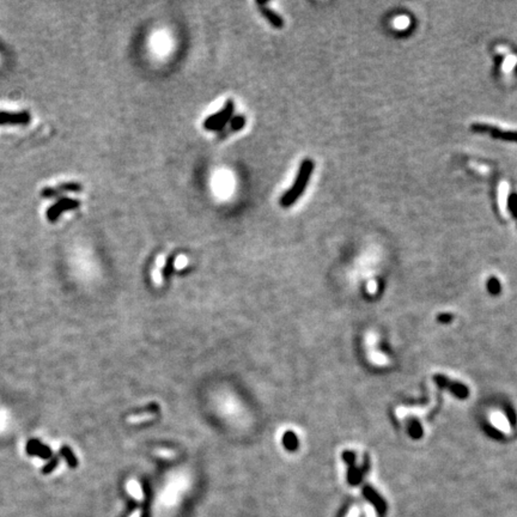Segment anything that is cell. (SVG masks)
I'll use <instances>...</instances> for the list:
<instances>
[{"label": "cell", "mask_w": 517, "mask_h": 517, "mask_svg": "<svg viewBox=\"0 0 517 517\" xmlns=\"http://www.w3.org/2000/svg\"><path fill=\"white\" fill-rule=\"evenodd\" d=\"M83 191V186L81 183L71 181V182H64L59 183L56 186H49L45 187V188L41 191V195L43 198H53V196H58L64 194V193H79Z\"/></svg>", "instance_id": "5"}, {"label": "cell", "mask_w": 517, "mask_h": 517, "mask_svg": "<svg viewBox=\"0 0 517 517\" xmlns=\"http://www.w3.org/2000/svg\"><path fill=\"white\" fill-rule=\"evenodd\" d=\"M508 206H509L510 211H511L512 215L517 218V195L516 194H512L508 199Z\"/></svg>", "instance_id": "18"}, {"label": "cell", "mask_w": 517, "mask_h": 517, "mask_svg": "<svg viewBox=\"0 0 517 517\" xmlns=\"http://www.w3.org/2000/svg\"><path fill=\"white\" fill-rule=\"evenodd\" d=\"M491 419H492L493 424H495L499 430H502L503 432L510 431L509 423L506 422V419L504 418V416L503 415H500V413H493V415L491 416Z\"/></svg>", "instance_id": "12"}, {"label": "cell", "mask_w": 517, "mask_h": 517, "mask_svg": "<svg viewBox=\"0 0 517 517\" xmlns=\"http://www.w3.org/2000/svg\"><path fill=\"white\" fill-rule=\"evenodd\" d=\"M369 291H370V292L376 291V283H375V282H370V284H369Z\"/></svg>", "instance_id": "20"}, {"label": "cell", "mask_w": 517, "mask_h": 517, "mask_svg": "<svg viewBox=\"0 0 517 517\" xmlns=\"http://www.w3.org/2000/svg\"><path fill=\"white\" fill-rule=\"evenodd\" d=\"M471 129L473 132L489 133V134L493 136L495 139L517 143V131H504V129L493 127V126L486 125V123H473L471 126Z\"/></svg>", "instance_id": "4"}, {"label": "cell", "mask_w": 517, "mask_h": 517, "mask_svg": "<svg viewBox=\"0 0 517 517\" xmlns=\"http://www.w3.org/2000/svg\"><path fill=\"white\" fill-rule=\"evenodd\" d=\"M60 455L64 456L66 462H67V465L71 467V468H76L77 466H78V460H77V458L75 456V454L72 453V450L70 446H61V449H60Z\"/></svg>", "instance_id": "11"}, {"label": "cell", "mask_w": 517, "mask_h": 517, "mask_svg": "<svg viewBox=\"0 0 517 517\" xmlns=\"http://www.w3.org/2000/svg\"><path fill=\"white\" fill-rule=\"evenodd\" d=\"M127 490L135 499L143 500V491H142V489H140V485L135 481V480H131V481H128Z\"/></svg>", "instance_id": "13"}, {"label": "cell", "mask_w": 517, "mask_h": 517, "mask_svg": "<svg viewBox=\"0 0 517 517\" xmlns=\"http://www.w3.org/2000/svg\"><path fill=\"white\" fill-rule=\"evenodd\" d=\"M30 119L28 112H0V125H25Z\"/></svg>", "instance_id": "7"}, {"label": "cell", "mask_w": 517, "mask_h": 517, "mask_svg": "<svg viewBox=\"0 0 517 517\" xmlns=\"http://www.w3.org/2000/svg\"><path fill=\"white\" fill-rule=\"evenodd\" d=\"M131 517H140V511H138V510H136V511H134V512L132 513Z\"/></svg>", "instance_id": "21"}, {"label": "cell", "mask_w": 517, "mask_h": 517, "mask_svg": "<svg viewBox=\"0 0 517 517\" xmlns=\"http://www.w3.org/2000/svg\"><path fill=\"white\" fill-rule=\"evenodd\" d=\"M233 115H235V102L232 99H228L221 111L215 113L213 115H210L203 121V128L209 132L218 133L228 125Z\"/></svg>", "instance_id": "2"}, {"label": "cell", "mask_w": 517, "mask_h": 517, "mask_svg": "<svg viewBox=\"0 0 517 517\" xmlns=\"http://www.w3.org/2000/svg\"><path fill=\"white\" fill-rule=\"evenodd\" d=\"M488 286H489L490 291H491L492 293H497V292H499V286H500V285H499V282H498V280H497L496 278H491V279H490L489 282H488Z\"/></svg>", "instance_id": "19"}, {"label": "cell", "mask_w": 517, "mask_h": 517, "mask_svg": "<svg viewBox=\"0 0 517 517\" xmlns=\"http://www.w3.org/2000/svg\"><path fill=\"white\" fill-rule=\"evenodd\" d=\"M26 454L30 456H39L43 460H48L52 458V449L49 448L48 445L43 444L42 442H40L39 439H30V441L26 443Z\"/></svg>", "instance_id": "8"}, {"label": "cell", "mask_w": 517, "mask_h": 517, "mask_svg": "<svg viewBox=\"0 0 517 517\" xmlns=\"http://www.w3.org/2000/svg\"><path fill=\"white\" fill-rule=\"evenodd\" d=\"M81 206V201L76 199L71 198H62L60 199L59 201H56L54 205H52L51 208L47 210L46 212V218L48 219L49 222L54 223L56 219L59 218L62 213L66 211H72V210L78 209Z\"/></svg>", "instance_id": "3"}, {"label": "cell", "mask_w": 517, "mask_h": 517, "mask_svg": "<svg viewBox=\"0 0 517 517\" xmlns=\"http://www.w3.org/2000/svg\"><path fill=\"white\" fill-rule=\"evenodd\" d=\"M517 64V58L515 55H508L503 61V70L505 72H510Z\"/></svg>", "instance_id": "16"}, {"label": "cell", "mask_w": 517, "mask_h": 517, "mask_svg": "<svg viewBox=\"0 0 517 517\" xmlns=\"http://www.w3.org/2000/svg\"><path fill=\"white\" fill-rule=\"evenodd\" d=\"M256 5H258L260 13H261L263 17H265L266 21H267L269 24L273 26V28L282 29L283 26H284V24H285L284 19H283L282 16H280L278 12H275L274 10H273L271 6L267 4V3L258 2L256 3Z\"/></svg>", "instance_id": "6"}, {"label": "cell", "mask_w": 517, "mask_h": 517, "mask_svg": "<svg viewBox=\"0 0 517 517\" xmlns=\"http://www.w3.org/2000/svg\"><path fill=\"white\" fill-rule=\"evenodd\" d=\"M247 123V119L246 116L243 114H238V115H233L231 120H230L228 125H226V127L229 128V131L232 133H236V132H239L242 131L243 128H245Z\"/></svg>", "instance_id": "9"}, {"label": "cell", "mask_w": 517, "mask_h": 517, "mask_svg": "<svg viewBox=\"0 0 517 517\" xmlns=\"http://www.w3.org/2000/svg\"><path fill=\"white\" fill-rule=\"evenodd\" d=\"M508 194H509V185L506 182H502L498 187V205L502 211H505L508 206Z\"/></svg>", "instance_id": "10"}, {"label": "cell", "mask_w": 517, "mask_h": 517, "mask_svg": "<svg viewBox=\"0 0 517 517\" xmlns=\"http://www.w3.org/2000/svg\"><path fill=\"white\" fill-rule=\"evenodd\" d=\"M313 171H314V161L310 158L303 159L301 165H299L298 173H297L295 182H293L290 189H288L279 200L280 206L283 209L291 208L292 205H295L297 202V200L301 198L310 181Z\"/></svg>", "instance_id": "1"}, {"label": "cell", "mask_w": 517, "mask_h": 517, "mask_svg": "<svg viewBox=\"0 0 517 517\" xmlns=\"http://www.w3.org/2000/svg\"><path fill=\"white\" fill-rule=\"evenodd\" d=\"M58 465H59V456L58 455L52 456L51 460H48V462L43 466L42 473L43 474H49V473H52L53 471H54Z\"/></svg>", "instance_id": "15"}, {"label": "cell", "mask_w": 517, "mask_h": 517, "mask_svg": "<svg viewBox=\"0 0 517 517\" xmlns=\"http://www.w3.org/2000/svg\"><path fill=\"white\" fill-rule=\"evenodd\" d=\"M409 24H411V21L407 16H398L393 22V25L396 30H405L408 28Z\"/></svg>", "instance_id": "14"}, {"label": "cell", "mask_w": 517, "mask_h": 517, "mask_svg": "<svg viewBox=\"0 0 517 517\" xmlns=\"http://www.w3.org/2000/svg\"><path fill=\"white\" fill-rule=\"evenodd\" d=\"M370 356H371L372 362H375L376 364H378V365L387 364V358L383 355H381V353L371 352V353H370Z\"/></svg>", "instance_id": "17"}]
</instances>
